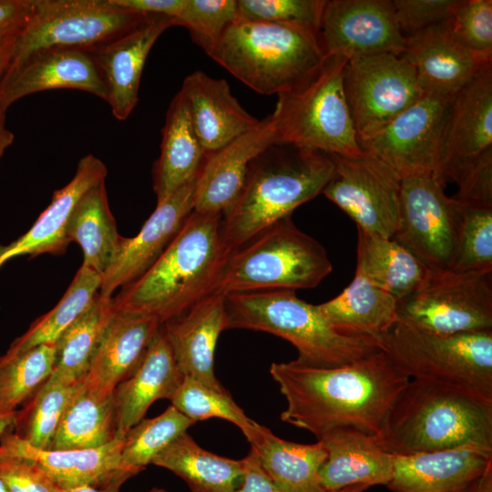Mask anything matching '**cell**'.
I'll list each match as a JSON object with an SVG mask.
<instances>
[{
  "label": "cell",
  "instance_id": "cell-29",
  "mask_svg": "<svg viewBox=\"0 0 492 492\" xmlns=\"http://www.w3.org/2000/svg\"><path fill=\"white\" fill-rule=\"evenodd\" d=\"M319 440L326 451L319 473L326 492L354 485L387 486L391 481L394 455L384 451L375 436L353 428H338Z\"/></svg>",
  "mask_w": 492,
  "mask_h": 492
},
{
  "label": "cell",
  "instance_id": "cell-28",
  "mask_svg": "<svg viewBox=\"0 0 492 492\" xmlns=\"http://www.w3.org/2000/svg\"><path fill=\"white\" fill-rule=\"evenodd\" d=\"M183 378L160 326L134 371L115 388L117 435L124 437L155 401L170 400Z\"/></svg>",
  "mask_w": 492,
  "mask_h": 492
},
{
  "label": "cell",
  "instance_id": "cell-39",
  "mask_svg": "<svg viewBox=\"0 0 492 492\" xmlns=\"http://www.w3.org/2000/svg\"><path fill=\"white\" fill-rule=\"evenodd\" d=\"M101 274L81 265L57 304L36 319L28 330L10 345L4 359L42 343H56L58 337L93 304L100 288Z\"/></svg>",
  "mask_w": 492,
  "mask_h": 492
},
{
  "label": "cell",
  "instance_id": "cell-47",
  "mask_svg": "<svg viewBox=\"0 0 492 492\" xmlns=\"http://www.w3.org/2000/svg\"><path fill=\"white\" fill-rule=\"evenodd\" d=\"M449 26L455 36L470 51L492 62V1L458 0Z\"/></svg>",
  "mask_w": 492,
  "mask_h": 492
},
{
  "label": "cell",
  "instance_id": "cell-46",
  "mask_svg": "<svg viewBox=\"0 0 492 492\" xmlns=\"http://www.w3.org/2000/svg\"><path fill=\"white\" fill-rule=\"evenodd\" d=\"M326 0H237L238 18L320 31Z\"/></svg>",
  "mask_w": 492,
  "mask_h": 492
},
{
  "label": "cell",
  "instance_id": "cell-55",
  "mask_svg": "<svg viewBox=\"0 0 492 492\" xmlns=\"http://www.w3.org/2000/svg\"><path fill=\"white\" fill-rule=\"evenodd\" d=\"M14 134L5 124V113L0 112V159L5 150L13 144Z\"/></svg>",
  "mask_w": 492,
  "mask_h": 492
},
{
  "label": "cell",
  "instance_id": "cell-18",
  "mask_svg": "<svg viewBox=\"0 0 492 492\" xmlns=\"http://www.w3.org/2000/svg\"><path fill=\"white\" fill-rule=\"evenodd\" d=\"M197 178L158 203L136 236H120L117 251L101 275V297H113L116 289L139 278L164 252L193 211Z\"/></svg>",
  "mask_w": 492,
  "mask_h": 492
},
{
  "label": "cell",
  "instance_id": "cell-1",
  "mask_svg": "<svg viewBox=\"0 0 492 492\" xmlns=\"http://www.w3.org/2000/svg\"><path fill=\"white\" fill-rule=\"evenodd\" d=\"M272 379L287 405L282 421L321 439L338 428H353L377 436L388 412L409 378L380 350L354 363L313 367L272 363Z\"/></svg>",
  "mask_w": 492,
  "mask_h": 492
},
{
  "label": "cell",
  "instance_id": "cell-48",
  "mask_svg": "<svg viewBox=\"0 0 492 492\" xmlns=\"http://www.w3.org/2000/svg\"><path fill=\"white\" fill-rule=\"evenodd\" d=\"M0 479L10 492H65L35 461L2 449Z\"/></svg>",
  "mask_w": 492,
  "mask_h": 492
},
{
  "label": "cell",
  "instance_id": "cell-9",
  "mask_svg": "<svg viewBox=\"0 0 492 492\" xmlns=\"http://www.w3.org/2000/svg\"><path fill=\"white\" fill-rule=\"evenodd\" d=\"M378 345L409 379L459 387L492 401V330L438 334L396 321Z\"/></svg>",
  "mask_w": 492,
  "mask_h": 492
},
{
  "label": "cell",
  "instance_id": "cell-57",
  "mask_svg": "<svg viewBox=\"0 0 492 492\" xmlns=\"http://www.w3.org/2000/svg\"><path fill=\"white\" fill-rule=\"evenodd\" d=\"M65 492H108V491L97 489L92 487H79L65 490ZM148 492H169V491L164 488L153 487Z\"/></svg>",
  "mask_w": 492,
  "mask_h": 492
},
{
  "label": "cell",
  "instance_id": "cell-58",
  "mask_svg": "<svg viewBox=\"0 0 492 492\" xmlns=\"http://www.w3.org/2000/svg\"><path fill=\"white\" fill-rule=\"evenodd\" d=\"M369 487H370L366 486V485H354V486H349V487H343V488H342L340 490H337V491H334V492H364V490H366Z\"/></svg>",
  "mask_w": 492,
  "mask_h": 492
},
{
  "label": "cell",
  "instance_id": "cell-23",
  "mask_svg": "<svg viewBox=\"0 0 492 492\" xmlns=\"http://www.w3.org/2000/svg\"><path fill=\"white\" fill-rule=\"evenodd\" d=\"M492 466V447L466 444L451 448L394 455V492H466Z\"/></svg>",
  "mask_w": 492,
  "mask_h": 492
},
{
  "label": "cell",
  "instance_id": "cell-2",
  "mask_svg": "<svg viewBox=\"0 0 492 492\" xmlns=\"http://www.w3.org/2000/svg\"><path fill=\"white\" fill-rule=\"evenodd\" d=\"M231 252L222 214L193 210L151 267L113 297L116 310L151 316L162 325L214 293Z\"/></svg>",
  "mask_w": 492,
  "mask_h": 492
},
{
  "label": "cell",
  "instance_id": "cell-33",
  "mask_svg": "<svg viewBox=\"0 0 492 492\" xmlns=\"http://www.w3.org/2000/svg\"><path fill=\"white\" fill-rule=\"evenodd\" d=\"M397 302L394 296L355 273L352 282L338 296L316 306L338 333L378 342L397 321Z\"/></svg>",
  "mask_w": 492,
  "mask_h": 492
},
{
  "label": "cell",
  "instance_id": "cell-24",
  "mask_svg": "<svg viewBox=\"0 0 492 492\" xmlns=\"http://www.w3.org/2000/svg\"><path fill=\"white\" fill-rule=\"evenodd\" d=\"M277 142V130L269 115L253 129L207 156L197 178L193 210L223 214L241 191L251 162Z\"/></svg>",
  "mask_w": 492,
  "mask_h": 492
},
{
  "label": "cell",
  "instance_id": "cell-56",
  "mask_svg": "<svg viewBox=\"0 0 492 492\" xmlns=\"http://www.w3.org/2000/svg\"><path fill=\"white\" fill-rule=\"evenodd\" d=\"M15 414L0 413V436L13 429Z\"/></svg>",
  "mask_w": 492,
  "mask_h": 492
},
{
  "label": "cell",
  "instance_id": "cell-30",
  "mask_svg": "<svg viewBox=\"0 0 492 492\" xmlns=\"http://www.w3.org/2000/svg\"><path fill=\"white\" fill-rule=\"evenodd\" d=\"M160 323L148 315L117 311L92 356L86 381L111 393L136 368Z\"/></svg>",
  "mask_w": 492,
  "mask_h": 492
},
{
  "label": "cell",
  "instance_id": "cell-50",
  "mask_svg": "<svg viewBox=\"0 0 492 492\" xmlns=\"http://www.w3.org/2000/svg\"><path fill=\"white\" fill-rule=\"evenodd\" d=\"M455 196L466 202L492 205V150L487 151L456 178Z\"/></svg>",
  "mask_w": 492,
  "mask_h": 492
},
{
  "label": "cell",
  "instance_id": "cell-22",
  "mask_svg": "<svg viewBox=\"0 0 492 492\" xmlns=\"http://www.w3.org/2000/svg\"><path fill=\"white\" fill-rule=\"evenodd\" d=\"M400 56L412 66L425 92L445 96H453L492 64L455 36L448 19L406 36Z\"/></svg>",
  "mask_w": 492,
  "mask_h": 492
},
{
  "label": "cell",
  "instance_id": "cell-11",
  "mask_svg": "<svg viewBox=\"0 0 492 492\" xmlns=\"http://www.w3.org/2000/svg\"><path fill=\"white\" fill-rule=\"evenodd\" d=\"M396 314L438 334L492 330L491 273L429 268L422 286L397 302Z\"/></svg>",
  "mask_w": 492,
  "mask_h": 492
},
{
  "label": "cell",
  "instance_id": "cell-13",
  "mask_svg": "<svg viewBox=\"0 0 492 492\" xmlns=\"http://www.w3.org/2000/svg\"><path fill=\"white\" fill-rule=\"evenodd\" d=\"M434 175L402 179L398 226L393 239L430 269H450L461 201Z\"/></svg>",
  "mask_w": 492,
  "mask_h": 492
},
{
  "label": "cell",
  "instance_id": "cell-42",
  "mask_svg": "<svg viewBox=\"0 0 492 492\" xmlns=\"http://www.w3.org/2000/svg\"><path fill=\"white\" fill-rule=\"evenodd\" d=\"M195 423L169 405L159 415L142 419L124 436L122 464L136 474Z\"/></svg>",
  "mask_w": 492,
  "mask_h": 492
},
{
  "label": "cell",
  "instance_id": "cell-14",
  "mask_svg": "<svg viewBox=\"0 0 492 492\" xmlns=\"http://www.w3.org/2000/svg\"><path fill=\"white\" fill-rule=\"evenodd\" d=\"M331 157L334 172L322 193L355 222L357 230L393 238L399 220L402 179L367 152Z\"/></svg>",
  "mask_w": 492,
  "mask_h": 492
},
{
  "label": "cell",
  "instance_id": "cell-37",
  "mask_svg": "<svg viewBox=\"0 0 492 492\" xmlns=\"http://www.w3.org/2000/svg\"><path fill=\"white\" fill-rule=\"evenodd\" d=\"M182 478L192 492H232L243 475L242 459L213 454L186 432L152 461Z\"/></svg>",
  "mask_w": 492,
  "mask_h": 492
},
{
  "label": "cell",
  "instance_id": "cell-38",
  "mask_svg": "<svg viewBox=\"0 0 492 492\" xmlns=\"http://www.w3.org/2000/svg\"><path fill=\"white\" fill-rule=\"evenodd\" d=\"M116 312L113 297L103 298L97 293L91 307L56 341L55 366L47 381L72 384L86 376L92 356Z\"/></svg>",
  "mask_w": 492,
  "mask_h": 492
},
{
  "label": "cell",
  "instance_id": "cell-6",
  "mask_svg": "<svg viewBox=\"0 0 492 492\" xmlns=\"http://www.w3.org/2000/svg\"><path fill=\"white\" fill-rule=\"evenodd\" d=\"M326 57L319 32L239 18L227 28L211 56L262 95L291 89L313 74Z\"/></svg>",
  "mask_w": 492,
  "mask_h": 492
},
{
  "label": "cell",
  "instance_id": "cell-17",
  "mask_svg": "<svg viewBox=\"0 0 492 492\" xmlns=\"http://www.w3.org/2000/svg\"><path fill=\"white\" fill-rule=\"evenodd\" d=\"M319 36L326 56L348 60L383 53L400 56L405 43L392 0H326Z\"/></svg>",
  "mask_w": 492,
  "mask_h": 492
},
{
  "label": "cell",
  "instance_id": "cell-40",
  "mask_svg": "<svg viewBox=\"0 0 492 492\" xmlns=\"http://www.w3.org/2000/svg\"><path fill=\"white\" fill-rule=\"evenodd\" d=\"M77 383L67 384L46 380L15 411L12 433L33 447L47 450Z\"/></svg>",
  "mask_w": 492,
  "mask_h": 492
},
{
  "label": "cell",
  "instance_id": "cell-53",
  "mask_svg": "<svg viewBox=\"0 0 492 492\" xmlns=\"http://www.w3.org/2000/svg\"><path fill=\"white\" fill-rule=\"evenodd\" d=\"M23 26L0 32V82L9 67L15 44Z\"/></svg>",
  "mask_w": 492,
  "mask_h": 492
},
{
  "label": "cell",
  "instance_id": "cell-43",
  "mask_svg": "<svg viewBox=\"0 0 492 492\" xmlns=\"http://www.w3.org/2000/svg\"><path fill=\"white\" fill-rule=\"evenodd\" d=\"M460 201L456 251L450 269L491 273L492 205Z\"/></svg>",
  "mask_w": 492,
  "mask_h": 492
},
{
  "label": "cell",
  "instance_id": "cell-5",
  "mask_svg": "<svg viewBox=\"0 0 492 492\" xmlns=\"http://www.w3.org/2000/svg\"><path fill=\"white\" fill-rule=\"evenodd\" d=\"M227 329L261 331L291 343L301 364L333 368L380 351L378 342L347 336L335 331L316 304L296 296L295 291L269 290L225 295Z\"/></svg>",
  "mask_w": 492,
  "mask_h": 492
},
{
  "label": "cell",
  "instance_id": "cell-27",
  "mask_svg": "<svg viewBox=\"0 0 492 492\" xmlns=\"http://www.w3.org/2000/svg\"><path fill=\"white\" fill-rule=\"evenodd\" d=\"M107 174V167L101 159L93 154L82 157L74 177L54 192L50 204L33 226L9 244H0V268L6 261L22 255L35 257L44 253H64L70 243L67 226L75 205L91 186L106 179Z\"/></svg>",
  "mask_w": 492,
  "mask_h": 492
},
{
  "label": "cell",
  "instance_id": "cell-21",
  "mask_svg": "<svg viewBox=\"0 0 492 492\" xmlns=\"http://www.w3.org/2000/svg\"><path fill=\"white\" fill-rule=\"evenodd\" d=\"M71 88L107 100V88L92 58L84 50L49 48L29 56L0 82V112L31 94Z\"/></svg>",
  "mask_w": 492,
  "mask_h": 492
},
{
  "label": "cell",
  "instance_id": "cell-45",
  "mask_svg": "<svg viewBox=\"0 0 492 492\" xmlns=\"http://www.w3.org/2000/svg\"><path fill=\"white\" fill-rule=\"evenodd\" d=\"M238 19L237 0H185L175 18L192 40L212 56L227 28Z\"/></svg>",
  "mask_w": 492,
  "mask_h": 492
},
{
  "label": "cell",
  "instance_id": "cell-36",
  "mask_svg": "<svg viewBox=\"0 0 492 492\" xmlns=\"http://www.w3.org/2000/svg\"><path fill=\"white\" fill-rule=\"evenodd\" d=\"M67 237L81 247L82 265L102 275L120 239L108 204L106 179L91 186L78 200L67 222Z\"/></svg>",
  "mask_w": 492,
  "mask_h": 492
},
{
  "label": "cell",
  "instance_id": "cell-31",
  "mask_svg": "<svg viewBox=\"0 0 492 492\" xmlns=\"http://www.w3.org/2000/svg\"><path fill=\"white\" fill-rule=\"evenodd\" d=\"M245 437L261 467L282 492H326L319 476L326 459L322 441H287L257 422Z\"/></svg>",
  "mask_w": 492,
  "mask_h": 492
},
{
  "label": "cell",
  "instance_id": "cell-49",
  "mask_svg": "<svg viewBox=\"0 0 492 492\" xmlns=\"http://www.w3.org/2000/svg\"><path fill=\"white\" fill-rule=\"evenodd\" d=\"M396 21L406 37L448 19L458 0H392Z\"/></svg>",
  "mask_w": 492,
  "mask_h": 492
},
{
  "label": "cell",
  "instance_id": "cell-26",
  "mask_svg": "<svg viewBox=\"0 0 492 492\" xmlns=\"http://www.w3.org/2000/svg\"><path fill=\"white\" fill-rule=\"evenodd\" d=\"M179 92L206 156L253 129L261 121L242 108L225 79L213 78L200 70L185 77Z\"/></svg>",
  "mask_w": 492,
  "mask_h": 492
},
{
  "label": "cell",
  "instance_id": "cell-15",
  "mask_svg": "<svg viewBox=\"0 0 492 492\" xmlns=\"http://www.w3.org/2000/svg\"><path fill=\"white\" fill-rule=\"evenodd\" d=\"M451 96L425 92L361 148L389 166L401 179L436 177L442 133Z\"/></svg>",
  "mask_w": 492,
  "mask_h": 492
},
{
  "label": "cell",
  "instance_id": "cell-54",
  "mask_svg": "<svg viewBox=\"0 0 492 492\" xmlns=\"http://www.w3.org/2000/svg\"><path fill=\"white\" fill-rule=\"evenodd\" d=\"M466 492H492V466L475 480Z\"/></svg>",
  "mask_w": 492,
  "mask_h": 492
},
{
  "label": "cell",
  "instance_id": "cell-59",
  "mask_svg": "<svg viewBox=\"0 0 492 492\" xmlns=\"http://www.w3.org/2000/svg\"><path fill=\"white\" fill-rule=\"evenodd\" d=\"M0 492H10L5 484L0 479Z\"/></svg>",
  "mask_w": 492,
  "mask_h": 492
},
{
  "label": "cell",
  "instance_id": "cell-3",
  "mask_svg": "<svg viewBox=\"0 0 492 492\" xmlns=\"http://www.w3.org/2000/svg\"><path fill=\"white\" fill-rule=\"evenodd\" d=\"M375 439L384 451L402 456L466 444L492 447V401L459 387L409 379Z\"/></svg>",
  "mask_w": 492,
  "mask_h": 492
},
{
  "label": "cell",
  "instance_id": "cell-34",
  "mask_svg": "<svg viewBox=\"0 0 492 492\" xmlns=\"http://www.w3.org/2000/svg\"><path fill=\"white\" fill-rule=\"evenodd\" d=\"M117 436L115 390L103 393L78 381L47 450L92 448Z\"/></svg>",
  "mask_w": 492,
  "mask_h": 492
},
{
  "label": "cell",
  "instance_id": "cell-32",
  "mask_svg": "<svg viewBox=\"0 0 492 492\" xmlns=\"http://www.w3.org/2000/svg\"><path fill=\"white\" fill-rule=\"evenodd\" d=\"M206 158L193 129L186 101L179 91L167 110L160 154L153 169L157 204L194 179Z\"/></svg>",
  "mask_w": 492,
  "mask_h": 492
},
{
  "label": "cell",
  "instance_id": "cell-44",
  "mask_svg": "<svg viewBox=\"0 0 492 492\" xmlns=\"http://www.w3.org/2000/svg\"><path fill=\"white\" fill-rule=\"evenodd\" d=\"M170 402L194 423L212 417L225 419L238 426L244 436L256 423L246 415L228 390H215L190 376H184Z\"/></svg>",
  "mask_w": 492,
  "mask_h": 492
},
{
  "label": "cell",
  "instance_id": "cell-35",
  "mask_svg": "<svg viewBox=\"0 0 492 492\" xmlns=\"http://www.w3.org/2000/svg\"><path fill=\"white\" fill-rule=\"evenodd\" d=\"M355 273L399 301L422 286L429 268L393 238L357 230Z\"/></svg>",
  "mask_w": 492,
  "mask_h": 492
},
{
  "label": "cell",
  "instance_id": "cell-51",
  "mask_svg": "<svg viewBox=\"0 0 492 492\" xmlns=\"http://www.w3.org/2000/svg\"><path fill=\"white\" fill-rule=\"evenodd\" d=\"M242 461L243 475L232 492H282L263 470L252 449Z\"/></svg>",
  "mask_w": 492,
  "mask_h": 492
},
{
  "label": "cell",
  "instance_id": "cell-19",
  "mask_svg": "<svg viewBox=\"0 0 492 492\" xmlns=\"http://www.w3.org/2000/svg\"><path fill=\"white\" fill-rule=\"evenodd\" d=\"M12 430L0 436V449L35 461L64 490L92 487L118 492L126 480L137 475L122 464L124 437L118 435L98 447L45 450L20 440Z\"/></svg>",
  "mask_w": 492,
  "mask_h": 492
},
{
  "label": "cell",
  "instance_id": "cell-52",
  "mask_svg": "<svg viewBox=\"0 0 492 492\" xmlns=\"http://www.w3.org/2000/svg\"><path fill=\"white\" fill-rule=\"evenodd\" d=\"M33 10V0H0V32L23 26Z\"/></svg>",
  "mask_w": 492,
  "mask_h": 492
},
{
  "label": "cell",
  "instance_id": "cell-10",
  "mask_svg": "<svg viewBox=\"0 0 492 492\" xmlns=\"http://www.w3.org/2000/svg\"><path fill=\"white\" fill-rule=\"evenodd\" d=\"M146 15L113 0H33L5 74L41 50L97 48L135 28Z\"/></svg>",
  "mask_w": 492,
  "mask_h": 492
},
{
  "label": "cell",
  "instance_id": "cell-16",
  "mask_svg": "<svg viewBox=\"0 0 492 492\" xmlns=\"http://www.w3.org/2000/svg\"><path fill=\"white\" fill-rule=\"evenodd\" d=\"M492 150V64L451 96L442 133L436 179L446 188Z\"/></svg>",
  "mask_w": 492,
  "mask_h": 492
},
{
  "label": "cell",
  "instance_id": "cell-7",
  "mask_svg": "<svg viewBox=\"0 0 492 492\" xmlns=\"http://www.w3.org/2000/svg\"><path fill=\"white\" fill-rule=\"evenodd\" d=\"M348 58L327 56L306 79L277 95L274 122L278 142L330 156L354 157L362 149L343 88Z\"/></svg>",
  "mask_w": 492,
  "mask_h": 492
},
{
  "label": "cell",
  "instance_id": "cell-20",
  "mask_svg": "<svg viewBox=\"0 0 492 492\" xmlns=\"http://www.w3.org/2000/svg\"><path fill=\"white\" fill-rule=\"evenodd\" d=\"M175 20L160 14H147L132 30L92 50L107 88V102L118 120L127 119L138 100L141 74L148 55L159 36Z\"/></svg>",
  "mask_w": 492,
  "mask_h": 492
},
{
  "label": "cell",
  "instance_id": "cell-4",
  "mask_svg": "<svg viewBox=\"0 0 492 492\" xmlns=\"http://www.w3.org/2000/svg\"><path fill=\"white\" fill-rule=\"evenodd\" d=\"M334 172L325 153L274 143L249 165L237 198L222 214L232 251L322 193Z\"/></svg>",
  "mask_w": 492,
  "mask_h": 492
},
{
  "label": "cell",
  "instance_id": "cell-12",
  "mask_svg": "<svg viewBox=\"0 0 492 492\" xmlns=\"http://www.w3.org/2000/svg\"><path fill=\"white\" fill-rule=\"evenodd\" d=\"M343 88L360 145L425 93L412 66L390 53L349 59Z\"/></svg>",
  "mask_w": 492,
  "mask_h": 492
},
{
  "label": "cell",
  "instance_id": "cell-25",
  "mask_svg": "<svg viewBox=\"0 0 492 492\" xmlns=\"http://www.w3.org/2000/svg\"><path fill=\"white\" fill-rule=\"evenodd\" d=\"M161 328L184 376L218 391L227 390L214 373L218 338L227 329L225 295L210 294Z\"/></svg>",
  "mask_w": 492,
  "mask_h": 492
},
{
  "label": "cell",
  "instance_id": "cell-8",
  "mask_svg": "<svg viewBox=\"0 0 492 492\" xmlns=\"http://www.w3.org/2000/svg\"><path fill=\"white\" fill-rule=\"evenodd\" d=\"M332 270L324 247L289 216L232 251L214 293L312 289Z\"/></svg>",
  "mask_w": 492,
  "mask_h": 492
},
{
  "label": "cell",
  "instance_id": "cell-41",
  "mask_svg": "<svg viewBox=\"0 0 492 492\" xmlns=\"http://www.w3.org/2000/svg\"><path fill=\"white\" fill-rule=\"evenodd\" d=\"M56 361V343H42L17 355L0 356V413H13L50 377Z\"/></svg>",
  "mask_w": 492,
  "mask_h": 492
}]
</instances>
